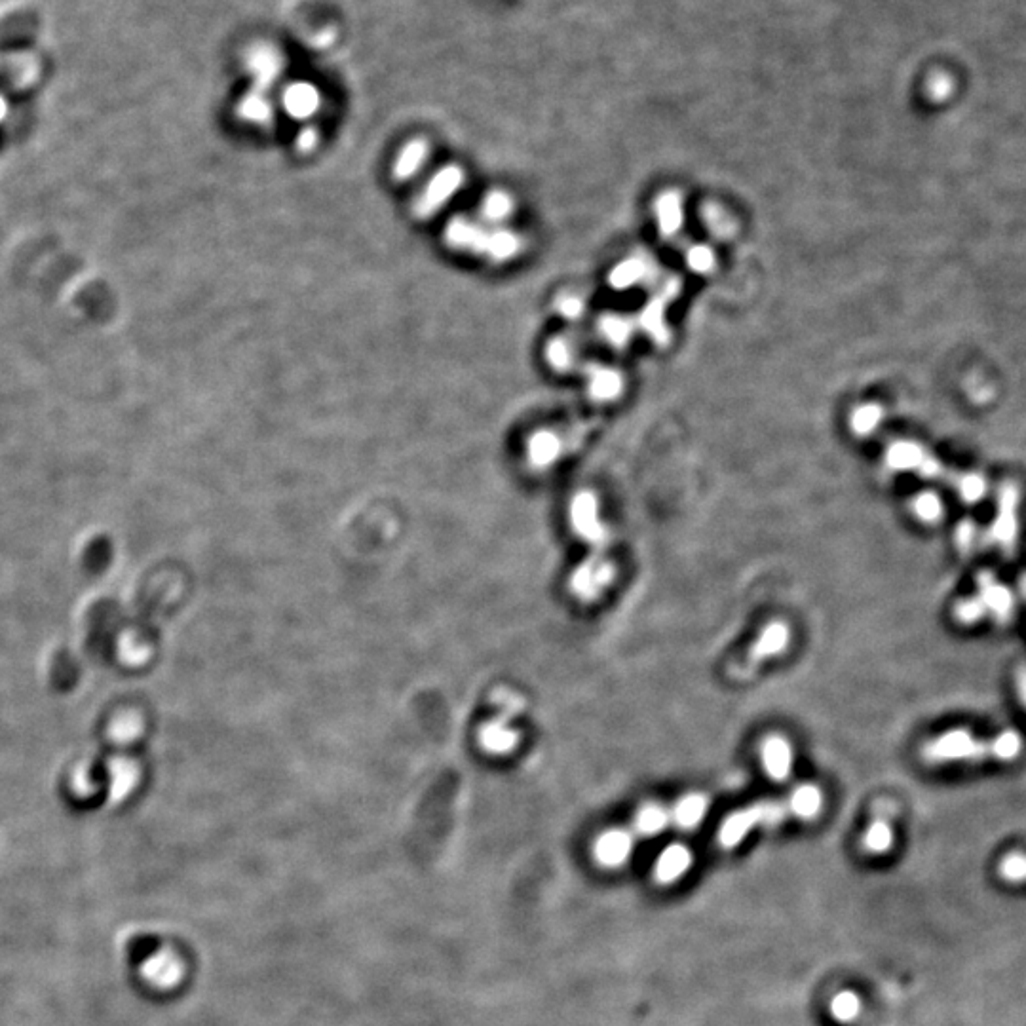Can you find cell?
I'll list each match as a JSON object with an SVG mask.
<instances>
[{
	"mask_svg": "<svg viewBox=\"0 0 1026 1026\" xmlns=\"http://www.w3.org/2000/svg\"><path fill=\"white\" fill-rule=\"evenodd\" d=\"M1013 686H1015V694H1017V700L1023 705V709L1026 711V664H1021L1015 669V675H1013Z\"/></svg>",
	"mask_w": 1026,
	"mask_h": 1026,
	"instance_id": "41",
	"label": "cell"
},
{
	"mask_svg": "<svg viewBox=\"0 0 1026 1026\" xmlns=\"http://www.w3.org/2000/svg\"><path fill=\"white\" fill-rule=\"evenodd\" d=\"M861 1013V1000L852 990L836 994L831 1002V1015L838 1023H852Z\"/></svg>",
	"mask_w": 1026,
	"mask_h": 1026,
	"instance_id": "31",
	"label": "cell"
},
{
	"mask_svg": "<svg viewBox=\"0 0 1026 1026\" xmlns=\"http://www.w3.org/2000/svg\"><path fill=\"white\" fill-rule=\"evenodd\" d=\"M464 181V173L460 168L449 166L439 171L436 177L428 183L426 190L418 196L415 202V213L418 217H430L437 209L443 208V204L460 189Z\"/></svg>",
	"mask_w": 1026,
	"mask_h": 1026,
	"instance_id": "10",
	"label": "cell"
},
{
	"mask_svg": "<svg viewBox=\"0 0 1026 1026\" xmlns=\"http://www.w3.org/2000/svg\"><path fill=\"white\" fill-rule=\"evenodd\" d=\"M316 141H318V135H316L314 130H304V132L299 135V139H297V147H299V151H312V149H314V145H316Z\"/></svg>",
	"mask_w": 1026,
	"mask_h": 1026,
	"instance_id": "42",
	"label": "cell"
},
{
	"mask_svg": "<svg viewBox=\"0 0 1026 1026\" xmlns=\"http://www.w3.org/2000/svg\"><path fill=\"white\" fill-rule=\"evenodd\" d=\"M882 418H884L882 407L876 403H869V405H861L855 409L850 426H852L855 436L867 437L871 436L874 430L880 426Z\"/></svg>",
	"mask_w": 1026,
	"mask_h": 1026,
	"instance_id": "29",
	"label": "cell"
},
{
	"mask_svg": "<svg viewBox=\"0 0 1026 1026\" xmlns=\"http://www.w3.org/2000/svg\"><path fill=\"white\" fill-rule=\"evenodd\" d=\"M646 266L643 259L639 257H633V259H627L624 263L616 266L612 272H610V285L616 287V289H629L631 285L639 284L646 276Z\"/></svg>",
	"mask_w": 1026,
	"mask_h": 1026,
	"instance_id": "27",
	"label": "cell"
},
{
	"mask_svg": "<svg viewBox=\"0 0 1026 1026\" xmlns=\"http://www.w3.org/2000/svg\"><path fill=\"white\" fill-rule=\"evenodd\" d=\"M428 156V147L422 143V141H413L409 143L401 154H399L398 162H396V168L394 173L398 179H409L417 173L418 168L424 164V158Z\"/></svg>",
	"mask_w": 1026,
	"mask_h": 1026,
	"instance_id": "28",
	"label": "cell"
},
{
	"mask_svg": "<svg viewBox=\"0 0 1026 1026\" xmlns=\"http://www.w3.org/2000/svg\"><path fill=\"white\" fill-rule=\"evenodd\" d=\"M1025 589H1026V582H1025Z\"/></svg>",
	"mask_w": 1026,
	"mask_h": 1026,
	"instance_id": "43",
	"label": "cell"
},
{
	"mask_svg": "<svg viewBox=\"0 0 1026 1026\" xmlns=\"http://www.w3.org/2000/svg\"><path fill=\"white\" fill-rule=\"evenodd\" d=\"M284 105L287 113L293 114L295 118H306L318 109L320 97L312 86L295 84L285 92Z\"/></svg>",
	"mask_w": 1026,
	"mask_h": 1026,
	"instance_id": "23",
	"label": "cell"
},
{
	"mask_svg": "<svg viewBox=\"0 0 1026 1026\" xmlns=\"http://www.w3.org/2000/svg\"><path fill=\"white\" fill-rule=\"evenodd\" d=\"M825 804V797L821 787L816 783H802L793 789V793L787 798L785 808L791 817H797L800 821H812L816 819Z\"/></svg>",
	"mask_w": 1026,
	"mask_h": 1026,
	"instance_id": "14",
	"label": "cell"
},
{
	"mask_svg": "<svg viewBox=\"0 0 1026 1026\" xmlns=\"http://www.w3.org/2000/svg\"><path fill=\"white\" fill-rule=\"evenodd\" d=\"M557 312H559L563 318H567V320H578V318H582V316H584L586 306H584V301H582L580 297H576V295H565V297H561V299H559V303H557Z\"/></svg>",
	"mask_w": 1026,
	"mask_h": 1026,
	"instance_id": "39",
	"label": "cell"
},
{
	"mask_svg": "<svg viewBox=\"0 0 1026 1026\" xmlns=\"http://www.w3.org/2000/svg\"><path fill=\"white\" fill-rule=\"evenodd\" d=\"M686 263L694 272L707 274V272H711L715 268V255L707 246L688 247Z\"/></svg>",
	"mask_w": 1026,
	"mask_h": 1026,
	"instance_id": "38",
	"label": "cell"
},
{
	"mask_svg": "<svg viewBox=\"0 0 1026 1026\" xmlns=\"http://www.w3.org/2000/svg\"><path fill=\"white\" fill-rule=\"evenodd\" d=\"M1019 491L1013 485H1004L998 493L994 519L987 529V542L998 550L1013 551L1019 534Z\"/></svg>",
	"mask_w": 1026,
	"mask_h": 1026,
	"instance_id": "6",
	"label": "cell"
},
{
	"mask_svg": "<svg viewBox=\"0 0 1026 1026\" xmlns=\"http://www.w3.org/2000/svg\"><path fill=\"white\" fill-rule=\"evenodd\" d=\"M928 455H930V451H926L922 445H918L914 441H895L886 453V462L895 472L918 474L920 466L924 464Z\"/></svg>",
	"mask_w": 1026,
	"mask_h": 1026,
	"instance_id": "18",
	"label": "cell"
},
{
	"mask_svg": "<svg viewBox=\"0 0 1026 1026\" xmlns=\"http://www.w3.org/2000/svg\"><path fill=\"white\" fill-rule=\"evenodd\" d=\"M445 234H447V242L453 247L470 249V251H475V253H485L487 251L489 232H485L483 228L477 227V225L466 221V219H455L447 227Z\"/></svg>",
	"mask_w": 1026,
	"mask_h": 1026,
	"instance_id": "19",
	"label": "cell"
},
{
	"mask_svg": "<svg viewBox=\"0 0 1026 1026\" xmlns=\"http://www.w3.org/2000/svg\"><path fill=\"white\" fill-rule=\"evenodd\" d=\"M977 601L985 610L988 620H994L998 624H1006L1007 620L1015 612V595L1007 588L1004 582L998 580L992 572H981L975 578V593Z\"/></svg>",
	"mask_w": 1026,
	"mask_h": 1026,
	"instance_id": "8",
	"label": "cell"
},
{
	"mask_svg": "<svg viewBox=\"0 0 1026 1026\" xmlns=\"http://www.w3.org/2000/svg\"><path fill=\"white\" fill-rule=\"evenodd\" d=\"M952 616L958 624L962 626H977L981 624L983 620H987V614L981 607V603L977 601V597L971 593L968 597H962L956 601L954 610H952Z\"/></svg>",
	"mask_w": 1026,
	"mask_h": 1026,
	"instance_id": "33",
	"label": "cell"
},
{
	"mask_svg": "<svg viewBox=\"0 0 1026 1026\" xmlns=\"http://www.w3.org/2000/svg\"><path fill=\"white\" fill-rule=\"evenodd\" d=\"M671 825V812L660 802H646L633 817V829L639 836H658Z\"/></svg>",
	"mask_w": 1026,
	"mask_h": 1026,
	"instance_id": "20",
	"label": "cell"
},
{
	"mask_svg": "<svg viewBox=\"0 0 1026 1026\" xmlns=\"http://www.w3.org/2000/svg\"><path fill=\"white\" fill-rule=\"evenodd\" d=\"M561 455H563V441H561V437L553 434L550 430L536 432L529 439L527 458H529L532 468L546 470L553 466Z\"/></svg>",
	"mask_w": 1026,
	"mask_h": 1026,
	"instance_id": "16",
	"label": "cell"
},
{
	"mask_svg": "<svg viewBox=\"0 0 1026 1026\" xmlns=\"http://www.w3.org/2000/svg\"><path fill=\"white\" fill-rule=\"evenodd\" d=\"M616 574V565L605 553L591 551L588 559H584L570 574V591L584 603H595L612 586Z\"/></svg>",
	"mask_w": 1026,
	"mask_h": 1026,
	"instance_id": "3",
	"label": "cell"
},
{
	"mask_svg": "<svg viewBox=\"0 0 1026 1026\" xmlns=\"http://www.w3.org/2000/svg\"><path fill=\"white\" fill-rule=\"evenodd\" d=\"M635 323L622 316H607L601 320V331L610 344L624 348L627 342L631 341Z\"/></svg>",
	"mask_w": 1026,
	"mask_h": 1026,
	"instance_id": "30",
	"label": "cell"
},
{
	"mask_svg": "<svg viewBox=\"0 0 1026 1026\" xmlns=\"http://www.w3.org/2000/svg\"><path fill=\"white\" fill-rule=\"evenodd\" d=\"M791 637H793V633H791V626L787 622H783V620L768 622L766 626L760 629L759 635L755 637V641L749 646L747 654L743 656L738 669H734V673L738 677L747 679L766 660L781 656L791 645Z\"/></svg>",
	"mask_w": 1026,
	"mask_h": 1026,
	"instance_id": "5",
	"label": "cell"
},
{
	"mask_svg": "<svg viewBox=\"0 0 1026 1026\" xmlns=\"http://www.w3.org/2000/svg\"><path fill=\"white\" fill-rule=\"evenodd\" d=\"M950 487L968 504L981 502L987 496L988 491V483L985 481V477L973 474V472H956V474L952 475Z\"/></svg>",
	"mask_w": 1026,
	"mask_h": 1026,
	"instance_id": "24",
	"label": "cell"
},
{
	"mask_svg": "<svg viewBox=\"0 0 1026 1026\" xmlns=\"http://www.w3.org/2000/svg\"><path fill=\"white\" fill-rule=\"evenodd\" d=\"M183 966L175 954L160 950L149 956L141 966V977L154 988H171L179 983Z\"/></svg>",
	"mask_w": 1026,
	"mask_h": 1026,
	"instance_id": "12",
	"label": "cell"
},
{
	"mask_svg": "<svg viewBox=\"0 0 1026 1026\" xmlns=\"http://www.w3.org/2000/svg\"><path fill=\"white\" fill-rule=\"evenodd\" d=\"M1025 751V738L1021 732L1006 728L996 734L981 736L973 730L958 726L949 728L920 749L922 759L931 766L952 764H983V762H1013Z\"/></svg>",
	"mask_w": 1026,
	"mask_h": 1026,
	"instance_id": "1",
	"label": "cell"
},
{
	"mask_svg": "<svg viewBox=\"0 0 1026 1026\" xmlns=\"http://www.w3.org/2000/svg\"><path fill=\"white\" fill-rule=\"evenodd\" d=\"M496 700L500 703V707L504 709V715H500L498 719L487 722L481 732H479V741L481 745L491 751L493 755H506L510 753L513 747L517 745L519 741V734L510 728L508 719L517 715L523 707L521 700L517 696H513L510 692H502L496 696Z\"/></svg>",
	"mask_w": 1026,
	"mask_h": 1026,
	"instance_id": "7",
	"label": "cell"
},
{
	"mask_svg": "<svg viewBox=\"0 0 1026 1026\" xmlns=\"http://www.w3.org/2000/svg\"><path fill=\"white\" fill-rule=\"evenodd\" d=\"M694 863V855L684 844H671L662 854L658 855L654 876L660 884H673L690 871Z\"/></svg>",
	"mask_w": 1026,
	"mask_h": 1026,
	"instance_id": "13",
	"label": "cell"
},
{
	"mask_svg": "<svg viewBox=\"0 0 1026 1026\" xmlns=\"http://www.w3.org/2000/svg\"><path fill=\"white\" fill-rule=\"evenodd\" d=\"M893 840H895V833H893L892 823L888 821V817L878 816L874 817L873 821L869 823V827L865 829L861 844L869 854L880 855L892 850Z\"/></svg>",
	"mask_w": 1026,
	"mask_h": 1026,
	"instance_id": "22",
	"label": "cell"
},
{
	"mask_svg": "<svg viewBox=\"0 0 1026 1026\" xmlns=\"http://www.w3.org/2000/svg\"><path fill=\"white\" fill-rule=\"evenodd\" d=\"M711 800L703 793H686L675 802L671 812V823H675L681 831H692L702 825L703 819L709 814Z\"/></svg>",
	"mask_w": 1026,
	"mask_h": 1026,
	"instance_id": "15",
	"label": "cell"
},
{
	"mask_svg": "<svg viewBox=\"0 0 1026 1026\" xmlns=\"http://www.w3.org/2000/svg\"><path fill=\"white\" fill-rule=\"evenodd\" d=\"M760 764L768 778L783 783L795 770V747L781 734H770L760 743Z\"/></svg>",
	"mask_w": 1026,
	"mask_h": 1026,
	"instance_id": "9",
	"label": "cell"
},
{
	"mask_svg": "<svg viewBox=\"0 0 1026 1026\" xmlns=\"http://www.w3.org/2000/svg\"><path fill=\"white\" fill-rule=\"evenodd\" d=\"M570 525L576 536L586 542L591 551L603 553L608 544V529L601 517V506L595 493L580 491L570 500Z\"/></svg>",
	"mask_w": 1026,
	"mask_h": 1026,
	"instance_id": "4",
	"label": "cell"
},
{
	"mask_svg": "<svg viewBox=\"0 0 1026 1026\" xmlns=\"http://www.w3.org/2000/svg\"><path fill=\"white\" fill-rule=\"evenodd\" d=\"M633 846H635L633 833L627 829L616 827V829H608L597 838L593 852H595V859L599 865L608 867V869H616V867H622L631 857Z\"/></svg>",
	"mask_w": 1026,
	"mask_h": 1026,
	"instance_id": "11",
	"label": "cell"
},
{
	"mask_svg": "<svg viewBox=\"0 0 1026 1026\" xmlns=\"http://www.w3.org/2000/svg\"><path fill=\"white\" fill-rule=\"evenodd\" d=\"M664 310V299H654L652 303L646 306L645 312L641 314V325L645 327L646 331H648L652 337H656V339H660V341H665V339H667V329H665L664 323Z\"/></svg>",
	"mask_w": 1026,
	"mask_h": 1026,
	"instance_id": "34",
	"label": "cell"
},
{
	"mask_svg": "<svg viewBox=\"0 0 1026 1026\" xmlns=\"http://www.w3.org/2000/svg\"><path fill=\"white\" fill-rule=\"evenodd\" d=\"M588 388L591 398L597 401H612L624 390V379L616 369L593 365L588 367Z\"/></svg>",
	"mask_w": 1026,
	"mask_h": 1026,
	"instance_id": "17",
	"label": "cell"
},
{
	"mask_svg": "<svg viewBox=\"0 0 1026 1026\" xmlns=\"http://www.w3.org/2000/svg\"><path fill=\"white\" fill-rule=\"evenodd\" d=\"M546 358L550 361L553 369H559V371H567L572 361H574V350H572V344L563 337H557L548 344V350H546Z\"/></svg>",
	"mask_w": 1026,
	"mask_h": 1026,
	"instance_id": "37",
	"label": "cell"
},
{
	"mask_svg": "<svg viewBox=\"0 0 1026 1026\" xmlns=\"http://www.w3.org/2000/svg\"><path fill=\"white\" fill-rule=\"evenodd\" d=\"M911 512L918 521L926 525H935L945 515V504L941 496L933 491H922L911 500Z\"/></svg>",
	"mask_w": 1026,
	"mask_h": 1026,
	"instance_id": "25",
	"label": "cell"
},
{
	"mask_svg": "<svg viewBox=\"0 0 1026 1026\" xmlns=\"http://www.w3.org/2000/svg\"><path fill=\"white\" fill-rule=\"evenodd\" d=\"M954 540H956V548H958V550L962 551V553H971V551L977 550V546L985 540V536L981 534V531H979V527H977V523H975V521L966 519V521H962V523L956 527Z\"/></svg>",
	"mask_w": 1026,
	"mask_h": 1026,
	"instance_id": "36",
	"label": "cell"
},
{
	"mask_svg": "<svg viewBox=\"0 0 1026 1026\" xmlns=\"http://www.w3.org/2000/svg\"><path fill=\"white\" fill-rule=\"evenodd\" d=\"M270 114V109L265 103V99L261 97H247L242 103V116H246L247 120H253V122H265Z\"/></svg>",
	"mask_w": 1026,
	"mask_h": 1026,
	"instance_id": "40",
	"label": "cell"
},
{
	"mask_svg": "<svg viewBox=\"0 0 1026 1026\" xmlns=\"http://www.w3.org/2000/svg\"><path fill=\"white\" fill-rule=\"evenodd\" d=\"M998 874L1007 884H1026V852H1009L998 863Z\"/></svg>",
	"mask_w": 1026,
	"mask_h": 1026,
	"instance_id": "32",
	"label": "cell"
},
{
	"mask_svg": "<svg viewBox=\"0 0 1026 1026\" xmlns=\"http://www.w3.org/2000/svg\"><path fill=\"white\" fill-rule=\"evenodd\" d=\"M785 817H789V814H787V808L783 802H774V800L755 802L747 808L732 812L722 821L721 829H719V844L726 850L736 848L757 827H778L779 823H783Z\"/></svg>",
	"mask_w": 1026,
	"mask_h": 1026,
	"instance_id": "2",
	"label": "cell"
},
{
	"mask_svg": "<svg viewBox=\"0 0 1026 1026\" xmlns=\"http://www.w3.org/2000/svg\"><path fill=\"white\" fill-rule=\"evenodd\" d=\"M656 219L658 227L665 236H675L683 227V200L677 192H665L656 200Z\"/></svg>",
	"mask_w": 1026,
	"mask_h": 1026,
	"instance_id": "21",
	"label": "cell"
},
{
	"mask_svg": "<svg viewBox=\"0 0 1026 1026\" xmlns=\"http://www.w3.org/2000/svg\"><path fill=\"white\" fill-rule=\"evenodd\" d=\"M512 209L513 202L510 194H506L502 190H494L483 200L481 213L489 221H504L512 213Z\"/></svg>",
	"mask_w": 1026,
	"mask_h": 1026,
	"instance_id": "35",
	"label": "cell"
},
{
	"mask_svg": "<svg viewBox=\"0 0 1026 1026\" xmlns=\"http://www.w3.org/2000/svg\"><path fill=\"white\" fill-rule=\"evenodd\" d=\"M519 249H521V240L517 238V234H513L510 230H496V232H489L485 255H489L494 261H508V259H512L513 255H517Z\"/></svg>",
	"mask_w": 1026,
	"mask_h": 1026,
	"instance_id": "26",
	"label": "cell"
}]
</instances>
